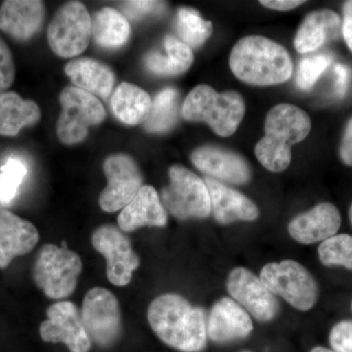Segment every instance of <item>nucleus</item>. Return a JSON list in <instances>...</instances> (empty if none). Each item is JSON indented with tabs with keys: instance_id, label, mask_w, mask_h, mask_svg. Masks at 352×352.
Masks as SVG:
<instances>
[{
	"instance_id": "nucleus-1",
	"label": "nucleus",
	"mask_w": 352,
	"mask_h": 352,
	"mask_svg": "<svg viewBox=\"0 0 352 352\" xmlns=\"http://www.w3.org/2000/svg\"><path fill=\"white\" fill-rule=\"evenodd\" d=\"M148 320L157 338L173 349L195 352L207 346L205 310L193 307L182 296H157L148 308Z\"/></svg>"
},
{
	"instance_id": "nucleus-2",
	"label": "nucleus",
	"mask_w": 352,
	"mask_h": 352,
	"mask_svg": "<svg viewBox=\"0 0 352 352\" xmlns=\"http://www.w3.org/2000/svg\"><path fill=\"white\" fill-rule=\"evenodd\" d=\"M229 65L236 78L258 87L286 82L294 71L288 51L261 36H245L238 41L231 51Z\"/></svg>"
},
{
	"instance_id": "nucleus-3",
	"label": "nucleus",
	"mask_w": 352,
	"mask_h": 352,
	"mask_svg": "<svg viewBox=\"0 0 352 352\" xmlns=\"http://www.w3.org/2000/svg\"><path fill=\"white\" fill-rule=\"evenodd\" d=\"M265 135L256 146L259 163L272 173H281L291 164V149L305 140L311 129V120L302 109L280 104L266 116Z\"/></svg>"
},
{
	"instance_id": "nucleus-4",
	"label": "nucleus",
	"mask_w": 352,
	"mask_h": 352,
	"mask_svg": "<svg viewBox=\"0 0 352 352\" xmlns=\"http://www.w3.org/2000/svg\"><path fill=\"white\" fill-rule=\"evenodd\" d=\"M245 112L244 99L238 92L229 90L219 94L207 85L193 88L182 109L185 120L206 122L221 138L235 133Z\"/></svg>"
},
{
	"instance_id": "nucleus-5",
	"label": "nucleus",
	"mask_w": 352,
	"mask_h": 352,
	"mask_svg": "<svg viewBox=\"0 0 352 352\" xmlns=\"http://www.w3.org/2000/svg\"><path fill=\"white\" fill-rule=\"evenodd\" d=\"M59 100L62 111L57 122V136L65 145L82 142L89 127L98 126L107 117L101 101L80 88L65 87Z\"/></svg>"
},
{
	"instance_id": "nucleus-6",
	"label": "nucleus",
	"mask_w": 352,
	"mask_h": 352,
	"mask_svg": "<svg viewBox=\"0 0 352 352\" xmlns=\"http://www.w3.org/2000/svg\"><path fill=\"white\" fill-rule=\"evenodd\" d=\"M82 270V259L78 254L66 247L48 244L39 252L34 280L48 298L59 300L74 293Z\"/></svg>"
},
{
	"instance_id": "nucleus-7",
	"label": "nucleus",
	"mask_w": 352,
	"mask_h": 352,
	"mask_svg": "<svg viewBox=\"0 0 352 352\" xmlns=\"http://www.w3.org/2000/svg\"><path fill=\"white\" fill-rule=\"evenodd\" d=\"M259 278L273 295L281 296L296 309L307 311L318 300L316 280L305 266L295 261L267 263Z\"/></svg>"
},
{
	"instance_id": "nucleus-8",
	"label": "nucleus",
	"mask_w": 352,
	"mask_h": 352,
	"mask_svg": "<svg viewBox=\"0 0 352 352\" xmlns=\"http://www.w3.org/2000/svg\"><path fill=\"white\" fill-rule=\"evenodd\" d=\"M170 184L162 191L164 208L175 219H207L212 212L210 193L205 182L184 166L168 171Z\"/></svg>"
},
{
	"instance_id": "nucleus-9",
	"label": "nucleus",
	"mask_w": 352,
	"mask_h": 352,
	"mask_svg": "<svg viewBox=\"0 0 352 352\" xmlns=\"http://www.w3.org/2000/svg\"><path fill=\"white\" fill-rule=\"evenodd\" d=\"M92 36V19L82 2L71 1L55 14L47 30L48 43L57 56L71 59L87 50Z\"/></svg>"
},
{
	"instance_id": "nucleus-10",
	"label": "nucleus",
	"mask_w": 352,
	"mask_h": 352,
	"mask_svg": "<svg viewBox=\"0 0 352 352\" xmlns=\"http://www.w3.org/2000/svg\"><path fill=\"white\" fill-rule=\"evenodd\" d=\"M83 327L88 337L99 346H112L122 331V316L117 298L108 289L94 288L83 300Z\"/></svg>"
},
{
	"instance_id": "nucleus-11",
	"label": "nucleus",
	"mask_w": 352,
	"mask_h": 352,
	"mask_svg": "<svg viewBox=\"0 0 352 352\" xmlns=\"http://www.w3.org/2000/svg\"><path fill=\"white\" fill-rule=\"evenodd\" d=\"M103 170L108 180L101 192L99 205L106 212H116L129 205L143 186L138 164L126 154H115L106 159Z\"/></svg>"
},
{
	"instance_id": "nucleus-12",
	"label": "nucleus",
	"mask_w": 352,
	"mask_h": 352,
	"mask_svg": "<svg viewBox=\"0 0 352 352\" xmlns=\"http://www.w3.org/2000/svg\"><path fill=\"white\" fill-rule=\"evenodd\" d=\"M91 241L95 250L107 261L109 281L116 286H126L140 264L129 238L117 227L103 226L94 231Z\"/></svg>"
},
{
	"instance_id": "nucleus-13",
	"label": "nucleus",
	"mask_w": 352,
	"mask_h": 352,
	"mask_svg": "<svg viewBox=\"0 0 352 352\" xmlns=\"http://www.w3.org/2000/svg\"><path fill=\"white\" fill-rule=\"evenodd\" d=\"M227 289L235 302L259 321L273 320L279 312L276 296L247 268L237 267L231 271Z\"/></svg>"
},
{
	"instance_id": "nucleus-14",
	"label": "nucleus",
	"mask_w": 352,
	"mask_h": 352,
	"mask_svg": "<svg viewBox=\"0 0 352 352\" xmlns=\"http://www.w3.org/2000/svg\"><path fill=\"white\" fill-rule=\"evenodd\" d=\"M48 319L41 323V339L46 342H63L71 352H88L91 340L83 327L82 316L75 303L59 302L47 309Z\"/></svg>"
},
{
	"instance_id": "nucleus-15",
	"label": "nucleus",
	"mask_w": 352,
	"mask_h": 352,
	"mask_svg": "<svg viewBox=\"0 0 352 352\" xmlns=\"http://www.w3.org/2000/svg\"><path fill=\"white\" fill-rule=\"evenodd\" d=\"M191 161L201 173L214 179L245 184L251 179L249 164L239 155L215 146H203L192 153Z\"/></svg>"
},
{
	"instance_id": "nucleus-16",
	"label": "nucleus",
	"mask_w": 352,
	"mask_h": 352,
	"mask_svg": "<svg viewBox=\"0 0 352 352\" xmlns=\"http://www.w3.org/2000/svg\"><path fill=\"white\" fill-rule=\"evenodd\" d=\"M254 330L249 312L230 298L214 303L207 320L208 336L217 344L245 339Z\"/></svg>"
},
{
	"instance_id": "nucleus-17",
	"label": "nucleus",
	"mask_w": 352,
	"mask_h": 352,
	"mask_svg": "<svg viewBox=\"0 0 352 352\" xmlns=\"http://www.w3.org/2000/svg\"><path fill=\"white\" fill-rule=\"evenodd\" d=\"M340 224L339 210L333 204L321 203L292 220L289 233L296 242L311 245L337 235Z\"/></svg>"
},
{
	"instance_id": "nucleus-18",
	"label": "nucleus",
	"mask_w": 352,
	"mask_h": 352,
	"mask_svg": "<svg viewBox=\"0 0 352 352\" xmlns=\"http://www.w3.org/2000/svg\"><path fill=\"white\" fill-rule=\"evenodd\" d=\"M45 19V6L38 0H7L0 8V30L14 39L34 38Z\"/></svg>"
},
{
	"instance_id": "nucleus-19",
	"label": "nucleus",
	"mask_w": 352,
	"mask_h": 352,
	"mask_svg": "<svg viewBox=\"0 0 352 352\" xmlns=\"http://www.w3.org/2000/svg\"><path fill=\"white\" fill-rule=\"evenodd\" d=\"M38 239V231L31 222L8 210H0V268L7 267L17 256L29 254Z\"/></svg>"
},
{
	"instance_id": "nucleus-20",
	"label": "nucleus",
	"mask_w": 352,
	"mask_h": 352,
	"mask_svg": "<svg viewBox=\"0 0 352 352\" xmlns=\"http://www.w3.org/2000/svg\"><path fill=\"white\" fill-rule=\"evenodd\" d=\"M212 204V212L217 222L254 221L258 217L256 206L249 198L214 178L206 177Z\"/></svg>"
},
{
	"instance_id": "nucleus-21",
	"label": "nucleus",
	"mask_w": 352,
	"mask_h": 352,
	"mask_svg": "<svg viewBox=\"0 0 352 352\" xmlns=\"http://www.w3.org/2000/svg\"><path fill=\"white\" fill-rule=\"evenodd\" d=\"M168 222L166 208L157 195L156 189L144 185L133 200L122 208L118 223L120 230L131 232L144 226L164 227Z\"/></svg>"
},
{
	"instance_id": "nucleus-22",
	"label": "nucleus",
	"mask_w": 352,
	"mask_h": 352,
	"mask_svg": "<svg viewBox=\"0 0 352 352\" xmlns=\"http://www.w3.org/2000/svg\"><path fill=\"white\" fill-rule=\"evenodd\" d=\"M65 73L76 87L107 99L115 87L116 76L107 65L91 58L72 60L65 67Z\"/></svg>"
},
{
	"instance_id": "nucleus-23",
	"label": "nucleus",
	"mask_w": 352,
	"mask_h": 352,
	"mask_svg": "<svg viewBox=\"0 0 352 352\" xmlns=\"http://www.w3.org/2000/svg\"><path fill=\"white\" fill-rule=\"evenodd\" d=\"M342 20L332 10H319L310 13L303 20L295 38L296 50L300 53L312 52L331 39L338 38Z\"/></svg>"
},
{
	"instance_id": "nucleus-24",
	"label": "nucleus",
	"mask_w": 352,
	"mask_h": 352,
	"mask_svg": "<svg viewBox=\"0 0 352 352\" xmlns=\"http://www.w3.org/2000/svg\"><path fill=\"white\" fill-rule=\"evenodd\" d=\"M41 118L36 102L23 98L17 92L0 94V136L14 138L23 127L38 124Z\"/></svg>"
},
{
	"instance_id": "nucleus-25",
	"label": "nucleus",
	"mask_w": 352,
	"mask_h": 352,
	"mask_svg": "<svg viewBox=\"0 0 352 352\" xmlns=\"http://www.w3.org/2000/svg\"><path fill=\"white\" fill-rule=\"evenodd\" d=\"M111 107L120 122L129 126H138L147 120L151 111L152 99L138 85L122 82L112 95Z\"/></svg>"
},
{
	"instance_id": "nucleus-26",
	"label": "nucleus",
	"mask_w": 352,
	"mask_h": 352,
	"mask_svg": "<svg viewBox=\"0 0 352 352\" xmlns=\"http://www.w3.org/2000/svg\"><path fill=\"white\" fill-rule=\"evenodd\" d=\"M166 56L152 51L145 57V66L148 71L157 76H175L188 71L194 62L193 51L175 36L164 38Z\"/></svg>"
},
{
	"instance_id": "nucleus-27",
	"label": "nucleus",
	"mask_w": 352,
	"mask_h": 352,
	"mask_svg": "<svg viewBox=\"0 0 352 352\" xmlns=\"http://www.w3.org/2000/svg\"><path fill=\"white\" fill-rule=\"evenodd\" d=\"M131 36V25L119 11L104 7L92 19V36L95 43L104 48H119Z\"/></svg>"
},
{
	"instance_id": "nucleus-28",
	"label": "nucleus",
	"mask_w": 352,
	"mask_h": 352,
	"mask_svg": "<svg viewBox=\"0 0 352 352\" xmlns=\"http://www.w3.org/2000/svg\"><path fill=\"white\" fill-rule=\"evenodd\" d=\"M179 94L175 88L162 90L152 101L151 111L145 120L146 131L162 133L173 129L177 122Z\"/></svg>"
},
{
	"instance_id": "nucleus-29",
	"label": "nucleus",
	"mask_w": 352,
	"mask_h": 352,
	"mask_svg": "<svg viewBox=\"0 0 352 352\" xmlns=\"http://www.w3.org/2000/svg\"><path fill=\"white\" fill-rule=\"evenodd\" d=\"M176 31L182 43L190 48H199L212 34V23L204 20L198 11L182 7L178 9Z\"/></svg>"
},
{
	"instance_id": "nucleus-30",
	"label": "nucleus",
	"mask_w": 352,
	"mask_h": 352,
	"mask_svg": "<svg viewBox=\"0 0 352 352\" xmlns=\"http://www.w3.org/2000/svg\"><path fill=\"white\" fill-rule=\"evenodd\" d=\"M319 259L326 266H344L352 271V237L347 234L335 235L318 248Z\"/></svg>"
},
{
	"instance_id": "nucleus-31",
	"label": "nucleus",
	"mask_w": 352,
	"mask_h": 352,
	"mask_svg": "<svg viewBox=\"0 0 352 352\" xmlns=\"http://www.w3.org/2000/svg\"><path fill=\"white\" fill-rule=\"evenodd\" d=\"M25 164L18 159H9L0 170V204L12 201L18 193V189L27 176Z\"/></svg>"
},
{
	"instance_id": "nucleus-32",
	"label": "nucleus",
	"mask_w": 352,
	"mask_h": 352,
	"mask_svg": "<svg viewBox=\"0 0 352 352\" xmlns=\"http://www.w3.org/2000/svg\"><path fill=\"white\" fill-rule=\"evenodd\" d=\"M332 63V57L329 54H319L314 57L305 58L298 67L296 85L302 90L311 89L322 74Z\"/></svg>"
},
{
	"instance_id": "nucleus-33",
	"label": "nucleus",
	"mask_w": 352,
	"mask_h": 352,
	"mask_svg": "<svg viewBox=\"0 0 352 352\" xmlns=\"http://www.w3.org/2000/svg\"><path fill=\"white\" fill-rule=\"evenodd\" d=\"M15 74L12 52L6 41L0 38V94L13 85Z\"/></svg>"
},
{
	"instance_id": "nucleus-34",
	"label": "nucleus",
	"mask_w": 352,
	"mask_h": 352,
	"mask_svg": "<svg viewBox=\"0 0 352 352\" xmlns=\"http://www.w3.org/2000/svg\"><path fill=\"white\" fill-rule=\"evenodd\" d=\"M330 344L333 352H352V321H340L331 330Z\"/></svg>"
},
{
	"instance_id": "nucleus-35",
	"label": "nucleus",
	"mask_w": 352,
	"mask_h": 352,
	"mask_svg": "<svg viewBox=\"0 0 352 352\" xmlns=\"http://www.w3.org/2000/svg\"><path fill=\"white\" fill-rule=\"evenodd\" d=\"M164 7L163 2L159 1H126L122 3L124 11L133 19L162 13Z\"/></svg>"
},
{
	"instance_id": "nucleus-36",
	"label": "nucleus",
	"mask_w": 352,
	"mask_h": 352,
	"mask_svg": "<svg viewBox=\"0 0 352 352\" xmlns=\"http://www.w3.org/2000/svg\"><path fill=\"white\" fill-rule=\"evenodd\" d=\"M335 89L338 96L344 97L351 82V71L346 65L337 64L335 66Z\"/></svg>"
},
{
	"instance_id": "nucleus-37",
	"label": "nucleus",
	"mask_w": 352,
	"mask_h": 352,
	"mask_svg": "<svg viewBox=\"0 0 352 352\" xmlns=\"http://www.w3.org/2000/svg\"><path fill=\"white\" fill-rule=\"evenodd\" d=\"M340 156L347 166H352V118L347 122L342 142L340 146Z\"/></svg>"
},
{
	"instance_id": "nucleus-38",
	"label": "nucleus",
	"mask_w": 352,
	"mask_h": 352,
	"mask_svg": "<svg viewBox=\"0 0 352 352\" xmlns=\"http://www.w3.org/2000/svg\"><path fill=\"white\" fill-rule=\"evenodd\" d=\"M342 31L347 46L352 51V0L344 3Z\"/></svg>"
},
{
	"instance_id": "nucleus-39",
	"label": "nucleus",
	"mask_w": 352,
	"mask_h": 352,
	"mask_svg": "<svg viewBox=\"0 0 352 352\" xmlns=\"http://www.w3.org/2000/svg\"><path fill=\"white\" fill-rule=\"evenodd\" d=\"M303 3L305 1H298V0H263L261 1V4L263 6L278 11L292 10Z\"/></svg>"
},
{
	"instance_id": "nucleus-40",
	"label": "nucleus",
	"mask_w": 352,
	"mask_h": 352,
	"mask_svg": "<svg viewBox=\"0 0 352 352\" xmlns=\"http://www.w3.org/2000/svg\"><path fill=\"white\" fill-rule=\"evenodd\" d=\"M310 352H333V351H331V349H326V347L316 346V347H314V349H311V351H310Z\"/></svg>"
},
{
	"instance_id": "nucleus-41",
	"label": "nucleus",
	"mask_w": 352,
	"mask_h": 352,
	"mask_svg": "<svg viewBox=\"0 0 352 352\" xmlns=\"http://www.w3.org/2000/svg\"><path fill=\"white\" fill-rule=\"evenodd\" d=\"M349 219H351V224H352V205L351 207V210H349Z\"/></svg>"
},
{
	"instance_id": "nucleus-42",
	"label": "nucleus",
	"mask_w": 352,
	"mask_h": 352,
	"mask_svg": "<svg viewBox=\"0 0 352 352\" xmlns=\"http://www.w3.org/2000/svg\"><path fill=\"white\" fill-rule=\"evenodd\" d=\"M244 352H250V351H244Z\"/></svg>"
},
{
	"instance_id": "nucleus-43",
	"label": "nucleus",
	"mask_w": 352,
	"mask_h": 352,
	"mask_svg": "<svg viewBox=\"0 0 352 352\" xmlns=\"http://www.w3.org/2000/svg\"><path fill=\"white\" fill-rule=\"evenodd\" d=\"M351 307H352V305H351Z\"/></svg>"
}]
</instances>
